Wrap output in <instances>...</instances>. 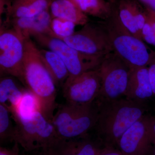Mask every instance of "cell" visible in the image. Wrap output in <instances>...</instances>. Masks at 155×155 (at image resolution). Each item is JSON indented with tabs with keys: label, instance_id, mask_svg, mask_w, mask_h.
<instances>
[{
	"label": "cell",
	"instance_id": "cell-1",
	"mask_svg": "<svg viewBox=\"0 0 155 155\" xmlns=\"http://www.w3.org/2000/svg\"><path fill=\"white\" fill-rule=\"evenodd\" d=\"M98 112L94 129L103 146L117 148L121 137L146 114V102L125 97L112 100H96Z\"/></svg>",
	"mask_w": 155,
	"mask_h": 155
},
{
	"label": "cell",
	"instance_id": "cell-2",
	"mask_svg": "<svg viewBox=\"0 0 155 155\" xmlns=\"http://www.w3.org/2000/svg\"><path fill=\"white\" fill-rule=\"evenodd\" d=\"M23 75L24 86L34 95L42 113L51 121L57 108V86L42 61L39 49L31 38L25 39Z\"/></svg>",
	"mask_w": 155,
	"mask_h": 155
},
{
	"label": "cell",
	"instance_id": "cell-3",
	"mask_svg": "<svg viewBox=\"0 0 155 155\" xmlns=\"http://www.w3.org/2000/svg\"><path fill=\"white\" fill-rule=\"evenodd\" d=\"M11 114L16 124L14 142L25 152L44 149L59 138L51 121L40 108H19Z\"/></svg>",
	"mask_w": 155,
	"mask_h": 155
},
{
	"label": "cell",
	"instance_id": "cell-4",
	"mask_svg": "<svg viewBox=\"0 0 155 155\" xmlns=\"http://www.w3.org/2000/svg\"><path fill=\"white\" fill-rule=\"evenodd\" d=\"M101 21L107 31L113 51L130 68L148 67L154 61L155 52L123 25L117 8H114L110 18Z\"/></svg>",
	"mask_w": 155,
	"mask_h": 155
},
{
	"label": "cell",
	"instance_id": "cell-5",
	"mask_svg": "<svg viewBox=\"0 0 155 155\" xmlns=\"http://www.w3.org/2000/svg\"><path fill=\"white\" fill-rule=\"evenodd\" d=\"M57 109L51 122L59 138L84 137L94 128L98 112L96 101L88 105L66 103Z\"/></svg>",
	"mask_w": 155,
	"mask_h": 155
},
{
	"label": "cell",
	"instance_id": "cell-6",
	"mask_svg": "<svg viewBox=\"0 0 155 155\" xmlns=\"http://www.w3.org/2000/svg\"><path fill=\"white\" fill-rule=\"evenodd\" d=\"M32 37L41 45L58 54L64 61L69 72V77L65 84L69 83L84 72L97 69L104 58L81 52L62 39L48 35L39 34Z\"/></svg>",
	"mask_w": 155,
	"mask_h": 155
},
{
	"label": "cell",
	"instance_id": "cell-7",
	"mask_svg": "<svg viewBox=\"0 0 155 155\" xmlns=\"http://www.w3.org/2000/svg\"><path fill=\"white\" fill-rule=\"evenodd\" d=\"M101 81L97 100H112L125 97L130 69L114 51L104 56L97 68Z\"/></svg>",
	"mask_w": 155,
	"mask_h": 155
},
{
	"label": "cell",
	"instance_id": "cell-8",
	"mask_svg": "<svg viewBox=\"0 0 155 155\" xmlns=\"http://www.w3.org/2000/svg\"><path fill=\"white\" fill-rule=\"evenodd\" d=\"M25 39L12 26L0 28L1 76H13L19 79L23 85Z\"/></svg>",
	"mask_w": 155,
	"mask_h": 155
},
{
	"label": "cell",
	"instance_id": "cell-9",
	"mask_svg": "<svg viewBox=\"0 0 155 155\" xmlns=\"http://www.w3.org/2000/svg\"><path fill=\"white\" fill-rule=\"evenodd\" d=\"M61 39L71 47L90 55L104 57L113 51L107 31L101 21L89 22L71 36Z\"/></svg>",
	"mask_w": 155,
	"mask_h": 155
},
{
	"label": "cell",
	"instance_id": "cell-10",
	"mask_svg": "<svg viewBox=\"0 0 155 155\" xmlns=\"http://www.w3.org/2000/svg\"><path fill=\"white\" fill-rule=\"evenodd\" d=\"M152 116L145 114L123 134L117 147L123 154L150 155L152 153L154 145Z\"/></svg>",
	"mask_w": 155,
	"mask_h": 155
},
{
	"label": "cell",
	"instance_id": "cell-11",
	"mask_svg": "<svg viewBox=\"0 0 155 155\" xmlns=\"http://www.w3.org/2000/svg\"><path fill=\"white\" fill-rule=\"evenodd\" d=\"M101 81L97 69L84 72L63 86V96L67 103L88 105L99 95Z\"/></svg>",
	"mask_w": 155,
	"mask_h": 155
},
{
	"label": "cell",
	"instance_id": "cell-12",
	"mask_svg": "<svg viewBox=\"0 0 155 155\" xmlns=\"http://www.w3.org/2000/svg\"><path fill=\"white\" fill-rule=\"evenodd\" d=\"M100 144L88 135L70 139L58 138L41 152L46 155H100L105 147Z\"/></svg>",
	"mask_w": 155,
	"mask_h": 155
},
{
	"label": "cell",
	"instance_id": "cell-13",
	"mask_svg": "<svg viewBox=\"0 0 155 155\" xmlns=\"http://www.w3.org/2000/svg\"><path fill=\"white\" fill-rule=\"evenodd\" d=\"M52 19L49 9L32 17L11 19L10 24L25 39L39 34L55 37L51 28Z\"/></svg>",
	"mask_w": 155,
	"mask_h": 155
},
{
	"label": "cell",
	"instance_id": "cell-14",
	"mask_svg": "<svg viewBox=\"0 0 155 155\" xmlns=\"http://www.w3.org/2000/svg\"><path fill=\"white\" fill-rule=\"evenodd\" d=\"M153 96L148 67L131 68L125 97L139 101L146 102Z\"/></svg>",
	"mask_w": 155,
	"mask_h": 155
},
{
	"label": "cell",
	"instance_id": "cell-15",
	"mask_svg": "<svg viewBox=\"0 0 155 155\" xmlns=\"http://www.w3.org/2000/svg\"><path fill=\"white\" fill-rule=\"evenodd\" d=\"M49 10L52 18L66 19L76 25L83 26L90 22L88 16L72 0H53Z\"/></svg>",
	"mask_w": 155,
	"mask_h": 155
},
{
	"label": "cell",
	"instance_id": "cell-16",
	"mask_svg": "<svg viewBox=\"0 0 155 155\" xmlns=\"http://www.w3.org/2000/svg\"><path fill=\"white\" fill-rule=\"evenodd\" d=\"M1 77L0 104L11 112L19 104L27 89L20 86L13 76L4 75Z\"/></svg>",
	"mask_w": 155,
	"mask_h": 155
},
{
	"label": "cell",
	"instance_id": "cell-17",
	"mask_svg": "<svg viewBox=\"0 0 155 155\" xmlns=\"http://www.w3.org/2000/svg\"><path fill=\"white\" fill-rule=\"evenodd\" d=\"M43 63L52 78L56 86H64L69 77L66 65L60 56L50 50L39 49Z\"/></svg>",
	"mask_w": 155,
	"mask_h": 155
},
{
	"label": "cell",
	"instance_id": "cell-18",
	"mask_svg": "<svg viewBox=\"0 0 155 155\" xmlns=\"http://www.w3.org/2000/svg\"><path fill=\"white\" fill-rule=\"evenodd\" d=\"M53 0H12L11 19L32 17L49 9Z\"/></svg>",
	"mask_w": 155,
	"mask_h": 155
},
{
	"label": "cell",
	"instance_id": "cell-19",
	"mask_svg": "<svg viewBox=\"0 0 155 155\" xmlns=\"http://www.w3.org/2000/svg\"><path fill=\"white\" fill-rule=\"evenodd\" d=\"M87 16H91L104 21L113 14V2L109 0H72Z\"/></svg>",
	"mask_w": 155,
	"mask_h": 155
},
{
	"label": "cell",
	"instance_id": "cell-20",
	"mask_svg": "<svg viewBox=\"0 0 155 155\" xmlns=\"http://www.w3.org/2000/svg\"><path fill=\"white\" fill-rule=\"evenodd\" d=\"M136 1L134 0H120L117 8L121 22L133 35L141 40L135 19V8Z\"/></svg>",
	"mask_w": 155,
	"mask_h": 155
},
{
	"label": "cell",
	"instance_id": "cell-21",
	"mask_svg": "<svg viewBox=\"0 0 155 155\" xmlns=\"http://www.w3.org/2000/svg\"><path fill=\"white\" fill-rule=\"evenodd\" d=\"M11 112L5 106L0 104V141L14 142L16 127L12 123Z\"/></svg>",
	"mask_w": 155,
	"mask_h": 155
},
{
	"label": "cell",
	"instance_id": "cell-22",
	"mask_svg": "<svg viewBox=\"0 0 155 155\" xmlns=\"http://www.w3.org/2000/svg\"><path fill=\"white\" fill-rule=\"evenodd\" d=\"M76 26L73 22L66 19L52 18L51 28L55 34V38L63 39L71 36L75 32Z\"/></svg>",
	"mask_w": 155,
	"mask_h": 155
},
{
	"label": "cell",
	"instance_id": "cell-23",
	"mask_svg": "<svg viewBox=\"0 0 155 155\" xmlns=\"http://www.w3.org/2000/svg\"><path fill=\"white\" fill-rule=\"evenodd\" d=\"M146 19L141 31L143 41L155 47V19L146 10Z\"/></svg>",
	"mask_w": 155,
	"mask_h": 155
},
{
	"label": "cell",
	"instance_id": "cell-24",
	"mask_svg": "<svg viewBox=\"0 0 155 155\" xmlns=\"http://www.w3.org/2000/svg\"><path fill=\"white\" fill-rule=\"evenodd\" d=\"M149 75L153 94L155 96V60L149 65Z\"/></svg>",
	"mask_w": 155,
	"mask_h": 155
},
{
	"label": "cell",
	"instance_id": "cell-25",
	"mask_svg": "<svg viewBox=\"0 0 155 155\" xmlns=\"http://www.w3.org/2000/svg\"><path fill=\"white\" fill-rule=\"evenodd\" d=\"M100 155H124L118 148L105 147Z\"/></svg>",
	"mask_w": 155,
	"mask_h": 155
},
{
	"label": "cell",
	"instance_id": "cell-26",
	"mask_svg": "<svg viewBox=\"0 0 155 155\" xmlns=\"http://www.w3.org/2000/svg\"><path fill=\"white\" fill-rule=\"evenodd\" d=\"M146 6V8L155 12V0H137Z\"/></svg>",
	"mask_w": 155,
	"mask_h": 155
},
{
	"label": "cell",
	"instance_id": "cell-27",
	"mask_svg": "<svg viewBox=\"0 0 155 155\" xmlns=\"http://www.w3.org/2000/svg\"><path fill=\"white\" fill-rule=\"evenodd\" d=\"M151 131L153 139L154 145L155 146V116H152Z\"/></svg>",
	"mask_w": 155,
	"mask_h": 155
},
{
	"label": "cell",
	"instance_id": "cell-28",
	"mask_svg": "<svg viewBox=\"0 0 155 155\" xmlns=\"http://www.w3.org/2000/svg\"><path fill=\"white\" fill-rule=\"evenodd\" d=\"M146 10L152 15V16L153 17L154 19H155V12H154L153 11H152L150 9L148 8H146Z\"/></svg>",
	"mask_w": 155,
	"mask_h": 155
},
{
	"label": "cell",
	"instance_id": "cell-29",
	"mask_svg": "<svg viewBox=\"0 0 155 155\" xmlns=\"http://www.w3.org/2000/svg\"><path fill=\"white\" fill-rule=\"evenodd\" d=\"M23 155H39V153L38 154H24Z\"/></svg>",
	"mask_w": 155,
	"mask_h": 155
},
{
	"label": "cell",
	"instance_id": "cell-30",
	"mask_svg": "<svg viewBox=\"0 0 155 155\" xmlns=\"http://www.w3.org/2000/svg\"><path fill=\"white\" fill-rule=\"evenodd\" d=\"M39 155H46L44 153H43L42 152H41V153H39Z\"/></svg>",
	"mask_w": 155,
	"mask_h": 155
},
{
	"label": "cell",
	"instance_id": "cell-31",
	"mask_svg": "<svg viewBox=\"0 0 155 155\" xmlns=\"http://www.w3.org/2000/svg\"><path fill=\"white\" fill-rule=\"evenodd\" d=\"M153 155H155V148L154 151V152H153Z\"/></svg>",
	"mask_w": 155,
	"mask_h": 155
},
{
	"label": "cell",
	"instance_id": "cell-32",
	"mask_svg": "<svg viewBox=\"0 0 155 155\" xmlns=\"http://www.w3.org/2000/svg\"><path fill=\"white\" fill-rule=\"evenodd\" d=\"M109 1H110L111 2H113V0H109Z\"/></svg>",
	"mask_w": 155,
	"mask_h": 155
}]
</instances>
